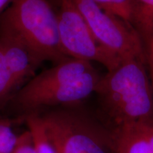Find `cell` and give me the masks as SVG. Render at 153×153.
Segmentation results:
<instances>
[{
  "label": "cell",
  "mask_w": 153,
  "mask_h": 153,
  "mask_svg": "<svg viewBox=\"0 0 153 153\" xmlns=\"http://www.w3.org/2000/svg\"><path fill=\"white\" fill-rule=\"evenodd\" d=\"M146 62L123 60L101 76L95 93L114 128L126 124L153 122V88Z\"/></svg>",
  "instance_id": "1"
},
{
  "label": "cell",
  "mask_w": 153,
  "mask_h": 153,
  "mask_svg": "<svg viewBox=\"0 0 153 153\" xmlns=\"http://www.w3.org/2000/svg\"><path fill=\"white\" fill-rule=\"evenodd\" d=\"M0 31L19 38L42 62L57 65L70 58L61 46L57 10L51 0H13L0 17Z\"/></svg>",
  "instance_id": "2"
},
{
  "label": "cell",
  "mask_w": 153,
  "mask_h": 153,
  "mask_svg": "<svg viewBox=\"0 0 153 153\" xmlns=\"http://www.w3.org/2000/svg\"><path fill=\"white\" fill-rule=\"evenodd\" d=\"M57 153H110L107 135L81 113L57 109L40 115Z\"/></svg>",
  "instance_id": "3"
},
{
  "label": "cell",
  "mask_w": 153,
  "mask_h": 153,
  "mask_svg": "<svg viewBox=\"0 0 153 153\" xmlns=\"http://www.w3.org/2000/svg\"><path fill=\"white\" fill-rule=\"evenodd\" d=\"M73 1L96 40L106 51L122 60L140 59L146 62L142 41L128 22L104 11L91 0Z\"/></svg>",
  "instance_id": "4"
},
{
  "label": "cell",
  "mask_w": 153,
  "mask_h": 153,
  "mask_svg": "<svg viewBox=\"0 0 153 153\" xmlns=\"http://www.w3.org/2000/svg\"><path fill=\"white\" fill-rule=\"evenodd\" d=\"M57 10L58 33L61 46L70 58L97 62L108 71L122 62L97 42L73 0H58Z\"/></svg>",
  "instance_id": "5"
},
{
  "label": "cell",
  "mask_w": 153,
  "mask_h": 153,
  "mask_svg": "<svg viewBox=\"0 0 153 153\" xmlns=\"http://www.w3.org/2000/svg\"><path fill=\"white\" fill-rule=\"evenodd\" d=\"M90 62L70 58L30 79L13 98L17 108L27 112L30 105L42 96L66 89L72 82L94 69Z\"/></svg>",
  "instance_id": "6"
},
{
  "label": "cell",
  "mask_w": 153,
  "mask_h": 153,
  "mask_svg": "<svg viewBox=\"0 0 153 153\" xmlns=\"http://www.w3.org/2000/svg\"><path fill=\"white\" fill-rule=\"evenodd\" d=\"M0 46L17 87L33 76L42 63L26 44L10 33L0 31Z\"/></svg>",
  "instance_id": "7"
},
{
  "label": "cell",
  "mask_w": 153,
  "mask_h": 153,
  "mask_svg": "<svg viewBox=\"0 0 153 153\" xmlns=\"http://www.w3.org/2000/svg\"><path fill=\"white\" fill-rule=\"evenodd\" d=\"M128 22L142 41L145 52L153 41V0H129Z\"/></svg>",
  "instance_id": "8"
},
{
  "label": "cell",
  "mask_w": 153,
  "mask_h": 153,
  "mask_svg": "<svg viewBox=\"0 0 153 153\" xmlns=\"http://www.w3.org/2000/svg\"><path fill=\"white\" fill-rule=\"evenodd\" d=\"M111 137L118 153H153L148 141L139 133L133 123L114 128Z\"/></svg>",
  "instance_id": "9"
},
{
  "label": "cell",
  "mask_w": 153,
  "mask_h": 153,
  "mask_svg": "<svg viewBox=\"0 0 153 153\" xmlns=\"http://www.w3.org/2000/svg\"><path fill=\"white\" fill-rule=\"evenodd\" d=\"M28 130L31 134L36 153H57L39 114L33 113L25 117Z\"/></svg>",
  "instance_id": "10"
},
{
  "label": "cell",
  "mask_w": 153,
  "mask_h": 153,
  "mask_svg": "<svg viewBox=\"0 0 153 153\" xmlns=\"http://www.w3.org/2000/svg\"><path fill=\"white\" fill-rule=\"evenodd\" d=\"M16 88L17 86L6 64L0 46V108L9 101Z\"/></svg>",
  "instance_id": "11"
},
{
  "label": "cell",
  "mask_w": 153,
  "mask_h": 153,
  "mask_svg": "<svg viewBox=\"0 0 153 153\" xmlns=\"http://www.w3.org/2000/svg\"><path fill=\"white\" fill-rule=\"evenodd\" d=\"M18 136L13 131L12 121L0 118V153H12Z\"/></svg>",
  "instance_id": "12"
},
{
  "label": "cell",
  "mask_w": 153,
  "mask_h": 153,
  "mask_svg": "<svg viewBox=\"0 0 153 153\" xmlns=\"http://www.w3.org/2000/svg\"><path fill=\"white\" fill-rule=\"evenodd\" d=\"M104 11L123 20H128L129 0H91Z\"/></svg>",
  "instance_id": "13"
},
{
  "label": "cell",
  "mask_w": 153,
  "mask_h": 153,
  "mask_svg": "<svg viewBox=\"0 0 153 153\" xmlns=\"http://www.w3.org/2000/svg\"><path fill=\"white\" fill-rule=\"evenodd\" d=\"M12 153H36L33 138L28 130L19 135Z\"/></svg>",
  "instance_id": "14"
},
{
  "label": "cell",
  "mask_w": 153,
  "mask_h": 153,
  "mask_svg": "<svg viewBox=\"0 0 153 153\" xmlns=\"http://www.w3.org/2000/svg\"><path fill=\"white\" fill-rule=\"evenodd\" d=\"M133 124L153 150V122H140Z\"/></svg>",
  "instance_id": "15"
},
{
  "label": "cell",
  "mask_w": 153,
  "mask_h": 153,
  "mask_svg": "<svg viewBox=\"0 0 153 153\" xmlns=\"http://www.w3.org/2000/svg\"><path fill=\"white\" fill-rule=\"evenodd\" d=\"M146 62L148 65L149 72H150V79L153 88V41L149 45L147 49L146 53Z\"/></svg>",
  "instance_id": "16"
},
{
  "label": "cell",
  "mask_w": 153,
  "mask_h": 153,
  "mask_svg": "<svg viewBox=\"0 0 153 153\" xmlns=\"http://www.w3.org/2000/svg\"><path fill=\"white\" fill-rule=\"evenodd\" d=\"M13 0H0V15L2 12L6 7L9 4H10Z\"/></svg>",
  "instance_id": "17"
},
{
  "label": "cell",
  "mask_w": 153,
  "mask_h": 153,
  "mask_svg": "<svg viewBox=\"0 0 153 153\" xmlns=\"http://www.w3.org/2000/svg\"><path fill=\"white\" fill-rule=\"evenodd\" d=\"M117 153H118V152H117Z\"/></svg>",
  "instance_id": "18"
}]
</instances>
